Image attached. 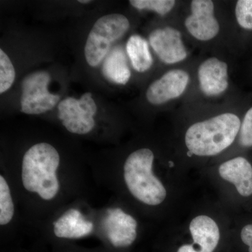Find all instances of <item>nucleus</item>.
Masks as SVG:
<instances>
[{"instance_id": "1", "label": "nucleus", "mask_w": 252, "mask_h": 252, "mask_svg": "<svg viewBox=\"0 0 252 252\" xmlns=\"http://www.w3.org/2000/svg\"><path fill=\"white\" fill-rule=\"evenodd\" d=\"M240 127V119L235 114H220L190 126L186 133V145L198 157L217 155L233 143Z\"/></svg>"}, {"instance_id": "2", "label": "nucleus", "mask_w": 252, "mask_h": 252, "mask_svg": "<svg viewBox=\"0 0 252 252\" xmlns=\"http://www.w3.org/2000/svg\"><path fill=\"white\" fill-rule=\"evenodd\" d=\"M154 154L149 149H138L126 159L124 181L134 198L147 205H160L167 196L166 189L154 175Z\"/></svg>"}, {"instance_id": "3", "label": "nucleus", "mask_w": 252, "mask_h": 252, "mask_svg": "<svg viewBox=\"0 0 252 252\" xmlns=\"http://www.w3.org/2000/svg\"><path fill=\"white\" fill-rule=\"evenodd\" d=\"M129 28L130 23L124 15L112 14L99 18L86 40L85 57L88 64L97 67L107 56L111 44L122 37Z\"/></svg>"}, {"instance_id": "4", "label": "nucleus", "mask_w": 252, "mask_h": 252, "mask_svg": "<svg viewBox=\"0 0 252 252\" xmlns=\"http://www.w3.org/2000/svg\"><path fill=\"white\" fill-rule=\"evenodd\" d=\"M59 152L51 144L41 142L28 149L23 158L21 179L28 191L36 193L43 177L57 171Z\"/></svg>"}, {"instance_id": "5", "label": "nucleus", "mask_w": 252, "mask_h": 252, "mask_svg": "<svg viewBox=\"0 0 252 252\" xmlns=\"http://www.w3.org/2000/svg\"><path fill=\"white\" fill-rule=\"evenodd\" d=\"M97 105L91 93H86L79 99L69 97L59 104V117L69 132L85 135L95 126L94 117Z\"/></svg>"}, {"instance_id": "6", "label": "nucleus", "mask_w": 252, "mask_h": 252, "mask_svg": "<svg viewBox=\"0 0 252 252\" xmlns=\"http://www.w3.org/2000/svg\"><path fill=\"white\" fill-rule=\"evenodd\" d=\"M51 76L45 71L32 73L22 82L21 111L27 114H40L51 110L60 96L48 90Z\"/></svg>"}, {"instance_id": "7", "label": "nucleus", "mask_w": 252, "mask_h": 252, "mask_svg": "<svg viewBox=\"0 0 252 252\" xmlns=\"http://www.w3.org/2000/svg\"><path fill=\"white\" fill-rule=\"evenodd\" d=\"M192 14L186 19L187 31L195 39L208 41L213 39L220 31V24L214 16V4L210 0L191 1Z\"/></svg>"}, {"instance_id": "8", "label": "nucleus", "mask_w": 252, "mask_h": 252, "mask_svg": "<svg viewBox=\"0 0 252 252\" xmlns=\"http://www.w3.org/2000/svg\"><path fill=\"white\" fill-rule=\"evenodd\" d=\"M149 43L160 61L174 64L184 61L187 51L180 32L170 27L155 30L149 35Z\"/></svg>"}, {"instance_id": "9", "label": "nucleus", "mask_w": 252, "mask_h": 252, "mask_svg": "<svg viewBox=\"0 0 252 252\" xmlns=\"http://www.w3.org/2000/svg\"><path fill=\"white\" fill-rule=\"evenodd\" d=\"M189 230L193 244L181 246L177 252H213L218 246L220 230L211 217L200 215L190 221Z\"/></svg>"}, {"instance_id": "10", "label": "nucleus", "mask_w": 252, "mask_h": 252, "mask_svg": "<svg viewBox=\"0 0 252 252\" xmlns=\"http://www.w3.org/2000/svg\"><path fill=\"white\" fill-rule=\"evenodd\" d=\"M189 81L188 73L182 69H173L165 73L158 80L152 83L147 91L150 103L161 104L177 98L183 94Z\"/></svg>"}, {"instance_id": "11", "label": "nucleus", "mask_w": 252, "mask_h": 252, "mask_svg": "<svg viewBox=\"0 0 252 252\" xmlns=\"http://www.w3.org/2000/svg\"><path fill=\"white\" fill-rule=\"evenodd\" d=\"M104 225L109 241L115 248L130 246L137 238V220L121 209L109 210Z\"/></svg>"}, {"instance_id": "12", "label": "nucleus", "mask_w": 252, "mask_h": 252, "mask_svg": "<svg viewBox=\"0 0 252 252\" xmlns=\"http://www.w3.org/2000/svg\"><path fill=\"white\" fill-rule=\"evenodd\" d=\"M200 88L207 96H217L226 90L228 86L226 63L216 58L207 59L198 69Z\"/></svg>"}, {"instance_id": "13", "label": "nucleus", "mask_w": 252, "mask_h": 252, "mask_svg": "<svg viewBox=\"0 0 252 252\" xmlns=\"http://www.w3.org/2000/svg\"><path fill=\"white\" fill-rule=\"evenodd\" d=\"M220 177L235 186L240 195H252V166L243 157H237L222 163L219 168Z\"/></svg>"}, {"instance_id": "14", "label": "nucleus", "mask_w": 252, "mask_h": 252, "mask_svg": "<svg viewBox=\"0 0 252 252\" xmlns=\"http://www.w3.org/2000/svg\"><path fill=\"white\" fill-rule=\"evenodd\" d=\"M94 224L84 220L77 210H69L54 225V234L60 238H80L90 234Z\"/></svg>"}, {"instance_id": "15", "label": "nucleus", "mask_w": 252, "mask_h": 252, "mask_svg": "<svg viewBox=\"0 0 252 252\" xmlns=\"http://www.w3.org/2000/svg\"><path fill=\"white\" fill-rule=\"evenodd\" d=\"M102 72L108 80L125 85L130 79L131 73L124 50L117 47L112 50L106 57Z\"/></svg>"}, {"instance_id": "16", "label": "nucleus", "mask_w": 252, "mask_h": 252, "mask_svg": "<svg viewBox=\"0 0 252 252\" xmlns=\"http://www.w3.org/2000/svg\"><path fill=\"white\" fill-rule=\"evenodd\" d=\"M126 51L132 67L137 72H146L152 67L153 59L148 42L142 36L137 34L131 36L126 44Z\"/></svg>"}, {"instance_id": "17", "label": "nucleus", "mask_w": 252, "mask_h": 252, "mask_svg": "<svg viewBox=\"0 0 252 252\" xmlns=\"http://www.w3.org/2000/svg\"><path fill=\"white\" fill-rule=\"evenodd\" d=\"M14 215V204L9 185L2 175L0 176V224L9 223Z\"/></svg>"}, {"instance_id": "18", "label": "nucleus", "mask_w": 252, "mask_h": 252, "mask_svg": "<svg viewBox=\"0 0 252 252\" xmlns=\"http://www.w3.org/2000/svg\"><path fill=\"white\" fill-rule=\"evenodd\" d=\"M16 72L11 60L0 49V94L9 90L14 84Z\"/></svg>"}, {"instance_id": "19", "label": "nucleus", "mask_w": 252, "mask_h": 252, "mask_svg": "<svg viewBox=\"0 0 252 252\" xmlns=\"http://www.w3.org/2000/svg\"><path fill=\"white\" fill-rule=\"evenodd\" d=\"M130 4L139 10H151L158 14L165 15L170 12L175 4L174 0H131Z\"/></svg>"}, {"instance_id": "20", "label": "nucleus", "mask_w": 252, "mask_h": 252, "mask_svg": "<svg viewBox=\"0 0 252 252\" xmlns=\"http://www.w3.org/2000/svg\"><path fill=\"white\" fill-rule=\"evenodd\" d=\"M59 179L56 172H54L41 179L36 193L43 200H51L59 193Z\"/></svg>"}, {"instance_id": "21", "label": "nucleus", "mask_w": 252, "mask_h": 252, "mask_svg": "<svg viewBox=\"0 0 252 252\" xmlns=\"http://www.w3.org/2000/svg\"><path fill=\"white\" fill-rule=\"evenodd\" d=\"M237 21L242 28L252 30V0H240L235 7Z\"/></svg>"}, {"instance_id": "22", "label": "nucleus", "mask_w": 252, "mask_h": 252, "mask_svg": "<svg viewBox=\"0 0 252 252\" xmlns=\"http://www.w3.org/2000/svg\"><path fill=\"white\" fill-rule=\"evenodd\" d=\"M240 142L243 147H252V107L245 114L240 127Z\"/></svg>"}, {"instance_id": "23", "label": "nucleus", "mask_w": 252, "mask_h": 252, "mask_svg": "<svg viewBox=\"0 0 252 252\" xmlns=\"http://www.w3.org/2000/svg\"><path fill=\"white\" fill-rule=\"evenodd\" d=\"M242 241L249 247V252H252V224L243 227L240 233Z\"/></svg>"}, {"instance_id": "24", "label": "nucleus", "mask_w": 252, "mask_h": 252, "mask_svg": "<svg viewBox=\"0 0 252 252\" xmlns=\"http://www.w3.org/2000/svg\"><path fill=\"white\" fill-rule=\"evenodd\" d=\"M91 1L89 0H79V2L81 3V4H88V3H90Z\"/></svg>"}]
</instances>
